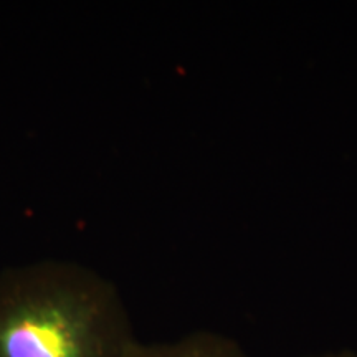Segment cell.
<instances>
[{
  "label": "cell",
  "mask_w": 357,
  "mask_h": 357,
  "mask_svg": "<svg viewBox=\"0 0 357 357\" xmlns=\"http://www.w3.org/2000/svg\"><path fill=\"white\" fill-rule=\"evenodd\" d=\"M139 339L119 288L83 263L0 271V357H131Z\"/></svg>",
  "instance_id": "6da1fadb"
},
{
  "label": "cell",
  "mask_w": 357,
  "mask_h": 357,
  "mask_svg": "<svg viewBox=\"0 0 357 357\" xmlns=\"http://www.w3.org/2000/svg\"><path fill=\"white\" fill-rule=\"evenodd\" d=\"M131 357H250L229 336L213 331H194L164 342H137Z\"/></svg>",
  "instance_id": "7a4b0ae2"
},
{
  "label": "cell",
  "mask_w": 357,
  "mask_h": 357,
  "mask_svg": "<svg viewBox=\"0 0 357 357\" xmlns=\"http://www.w3.org/2000/svg\"><path fill=\"white\" fill-rule=\"evenodd\" d=\"M307 357H357L354 351L342 349L337 352H324V354H316V356H307Z\"/></svg>",
  "instance_id": "3957f363"
}]
</instances>
